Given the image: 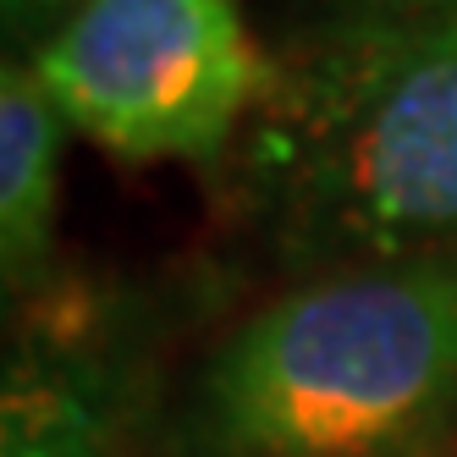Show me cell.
<instances>
[{"label":"cell","mask_w":457,"mask_h":457,"mask_svg":"<svg viewBox=\"0 0 457 457\" xmlns=\"http://www.w3.org/2000/svg\"><path fill=\"white\" fill-rule=\"evenodd\" d=\"M237 182L292 270L457 253V0H347L298 28Z\"/></svg>","instance_id":"obj_1"},{"label":"cell","mask_w":457,"mask_h":457,"mask_svg":"<svg viewBox=\"0 0 457 457\" xmlns=\"http://www.w3.org/2000/svg\"><path fill=\"white\" fill-rule=\"evenodd\" d=\"M457 430V253L303 276L193 375L182 457H430Z\"/></svg>","instance_id":"obj_2"},{"label":"cell","mask_w":457,"mask_h":457,"mask_svg":"<svg viewBox=\"0 0 457 457\" xmlns=\"http://www.w3.org/2000/svg\"><path fill=\"white\" fill-rule=\"evenodd\" d=\"M28 67L72 133L121 160H215L270 83L243 0H83Z\"/></svg>","instance_id":"obj_3"},{"label":"cell","mask_w":457,"mask_h":457,"mask_svg":"<svg viewBox=\"0 0 457 457\" xmlns=\"http://www.w3.org/2000/svg\"><path fill=\"white\" fill-rule=\"evenodd\" d=\"M61 138L67 121L39 88L34 67L0 55V265L34 287L61 204Z\"/></svg>","instance_id":"obj_4"},{"label":"cell","mask_w":457,"mask_h":457,"mask_svg":"<svg viewBox=\"0 0 457 457\" xmlns=\"http://www.w3.org/2000/svg\"><path fill=\"white\" fill-rule=\"evenodd\" d=\"M0 457H133L111 386L72 358L0 364Z\"/></svg>","instance_id":"obj_5"},{"label":"cell","mask_w":457,"mask_h":457,"mask_svg":"<svg viewBox=\"0 0 457 457\" xmlns=\"http://www.w3.org/2000/svg\"><path fill=\"white\" fill-rule=\"evenodd\" d=\"M78 6L83 0H0V50L22 45L28 55H34Z\"/></svg>","instance_id":"obj_6"},{"label":"cell","mask_w":457,"mask_h":457,"mask_svg":"<svg viewBox=\"0 0 457 457\" xmlns=\"http://www.w3.org/2000/svg\"><path fill=\"white\" fill-rule=\"evenodd\" d=\"M17 298H22V281L0 265V337H6V325H12V309H17Z\"/></svg>","instance_id":"obj_7"}]
</instances>
